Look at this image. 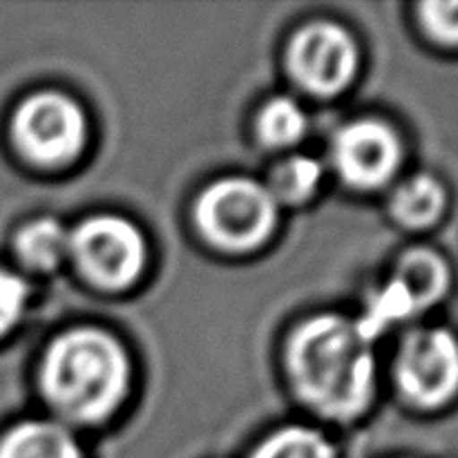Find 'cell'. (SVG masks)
Wrapping results in <instances>:
<instances>
[{
  "instance_id": "10",
  "label": "cell",
  "mask_w": 458,
  "mask_h": 458,
  "mask_svg": "<svg viewBox=\"0 0 458 458\" xmlns=\"http://www.w3.org/2000/svg\"><path fill=\"white\" fill-rule=\"evenodd\" d=\"M0 458H83L79 443L52 420H25L0 443Z\"/></svg>"
},
{
  "instance_id": "3",
  "label": "cell",
  "mask_w": 458,
  "mask_h": 458,
  "mask_svg": "<svg viewBox=\"0 0 458 458\" xmlns=\"http://www.w3.org/2000/svg\"><path fill=\"white\" fill-rule=\"evenodd\" d=\"M201 235L228 253L262 246L277 224V199L249 177H226L201 192L195 206Z\"/></svg>"
},
{
  "instance_id": "11",
  "label": "cell",
  "mask_w": 458,
  "mask_h": 458,
  "mask_svg": "<svg viewBox=\"0 0 458 458\" xmlns=\"http://www.w3.org/2000/svg\"><path fill=\"white\" fill-rule=\"evenodd\" d=\"M445 191L429 174H416L403 182L392 197V215L410 228H425L445 210Z\"/></svg>"
},
{
  "instance_id": "14",
  "label": "cell",
  "mask_w": 458,
  "mask_h": 458,
  "mask_svg": "<svg viewBox=\"0 0 458 458\" xmlns=\"http://www.w3.org/2000/svg\"><path fill=\"white\" fill-rule=\"evenodd\" d=\"M322 182V165L313 157H291L284 164H280L273 173L271 188L277 201H289V204H300L307 201L313 192L318 191Z\"/></svg>"
},
{
  "instance_id": "16",
  "label": "cell",
  "mask_w": 458,
  "mask_h": 458,
  "mask_svg": "<svg viewBox=\"0 0 458 458\" xmlns=\"http://www.w3.org/2000/svg\"><path fill=\"white\" fill-rule=\"evenodd\" d=\"M425 30L441 43L458 45V0H429L419 7Z\"/></svg>"
},
{
  "instance_id": "15",
  "label": "cell",
  "mask_w": 458,
  "mask_h": 458,
  "mask_svg": "<svg viewBox=\"0 0 458 458\" xmlns=\"http://www.w3.org/2000/svg\"><path fill=\"white\" fill-rule=\"evenodd\" d=\"M250 458H335V450L316 429L286 428L268 437Z\"/></svg>"
},
{
  "instance_id": "1",
  "label": "cell",
  "mask_w": 458,
  "mask_h": 458,
  "mask_svg": "<svg viewBox=\"0 0 458 458\" xmlns=\"http://www.w3.org/2000/svg\"><path fill=\"white\" fill-rule=\"evenodd\" d=\"M286 367L300 398L327 419H358L374 398L371 340L343 316H318L300 325L289 340Z\"/></svg>"
},
{
  "instance_id": "8",
  "label": "cell",
  "mask_w": 458,
  "mask_h": 458,
  "mask_svg": "<svg viewBox=\"0 0 458 458\" xmlns=\"http://www.w3.org/2000/svg\"><path fill=\"white\" fill-rule=\"evenodd\" d=\"M403 394L420 407H441L458 392V338L434 327L410 334L396 360Z\"/></svg>"
},
{
  "instance_id": "9",
  "label": "cell",
  "mask_w": 458,
  "mask_h": 458,
  "mask_svg": "<svg viewBox=\"0 0 458 458\" xmlns=\"http://www.w3.org/2000/svg\"><path fill=\"white\" fill-rule=\"evenodd\" d=\"M334 165L349 186L374 191L396 174L401 139L383 121H353L335 137Z\"/></svg>"
},
{
  "instance_id": "13",
  "label": "cell",
  "mask_w": 458,
  "mask_h": 458,
  "mask_svg": "<svg viewBox=\"0 0 458 458\" xmlns=\"http://www.w3.org/2000/svg\"><path fill=\"white\" fill-rule=\"evenodd\" d=\"M307 114L289 97H277L262 107L258 116V134L267 146L286 148L307 132Z\"/></svg>"
},
{
  "instance_id": "6",
  "label": "cell",
  "mask_w": 458,
  "mask_h": 458,
  "mask_svg": "<svg viewBox=\"0 0 458 458\" xmlns=\"http://www.w3.org/2000/svg\"><path fill=\"white\" fill-rule=\"evenodd\" d=\"M450 289V268L445 259L432 249H410L398 259L394 276L371 302L369 313L358 327L367 338L387 325L416 316L425 309L434 307Z\"/></svg>"
},
{
  "instance_id": "12",
  "label": "cell",
  "mask_w": 458,
  "mask_h": 458,
  "mask_svg": "<svg viewBox=\"0 0 458 458\" xmlns=\"http://www.w3.org/2000/svg\"><path fill=\"white\" fill-rule=\"evenodd\" d=\"M18 258L36 271H54L70 253V233L56 219H36L16 237Z\"/></svg>"
},
{
  "instance_id": "7",
  "label": "cell",
  "mask_w": 458,
  "mask_h": 458,
  "mask_svg": "<svg viewBox=\"0 0 458 458\" xmlns=\"http://www.w3.org/2000/svg\"><path fill=\"white\" fill-rule=\"evenodd\" d=\"M289 72L316 97L340 94L353 81L360 63L358 45L344 27L318 21L293 36L286 52Z\"/></svg>"
},
{
  "instance_id": "17",
  "label": "cell",
  "mask_w": 458,
  "mask_h": 458,
  "mask_svg": "<svg viewBox=\"0 0 458 458\" xmlns=\"http://www.w3.org/2000/svg\"><path fill=\"white\" fill-rule=\"evenodd\" d=\"M27 284L18 276L0 271V335L18 325L27 302Z\"/></svg>"
},
{
  "instance_id": "5",
  "label": "cell",
  "mask_w": 458,
  "mask_h": 458,
  "mask_svg": "<svg viewBox=\"0 0 458 458\" xmlns=\"http://www.w3.org/2000/svg\"><path fill=\"white\" fill-rule=\"evenodd\" d=\"M12 130L18 150L40 165H61L76 159L88 141L85 112L61 92L27 97L13 114Z\"/></svg>"
},
{
  "instance_id": "2",
  "label": "cell",
  "mask_w": 458,
  "mask_h": 458,
  "mask_svg": "<svg viewBox=\"0 0 458 458\" xmlns=\"http://www.w3.org/2000/svg\"><path fill=\"white\" fill-rule=\"evenodd\" d=\"M49 405L76 423H101L114 414L130 387V360L101 329H72L49 344L40 365Z\"/></svg>"
},
{
  "instance_id": "4",
  "label": "cell",
  "mask_w": 458,
  "mask_h": 458,
  "mask_svg": "<svg viewBox=\"0 0 458 458\" xmlns=\"http://www.w3.org/2000/svg\"><path fill=\"white\" fill-rule=\"evenodd\" d=\"M70 253L89 282L103 289H128L146 268L141 231L116 215H97L70 233Z\"/></svg>"
}]
</instances>
